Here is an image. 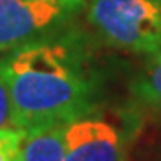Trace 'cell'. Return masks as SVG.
Listing matches in <instances>:
<instances>
[{
  "label": "cell",
  "instance_id": "cell-7",
  "mask_svg": "<svg viewBox=\"0 0 161 161\" xmlns=\"http://www.w3.org/2000/svg\"><path fill=\"white\" fill-rule=\"evenodd\" d=\"M0 134H23L14 116L11 92L0 66Z\"/></svg>",
  "mask_w": 161,
  "mask_h": 161
},
{
  "label": "cell",
  "instance_id": "cell-8",
  "mask_svg": "<svg viewBox=\"0 0 161 161\" xmlns=\"http://www.w3.org/2000/svg\"><path fill=\"white\" fill-rule=\"evenodd\" d=\"M23 134H0V161H20V142Z\"/></svg>",
  "mask_w": 161,
  "mask_h": 161
},
{
  "label": "cell",
  "instance_id": "cell-2",
  "mask_svg": "<svg viewBox=\"0 0 161 161\" xmlns=\"http://www.w3.org/2000/svg\"><path fill=\"white\" fill-rule=\"evenodd\" d=\"M88 22L111 47L134 54L161 52L159 0H90Z\"/></svg>",
  "mask_w": 161,
  "mask_h": 161
},
{
  "label": "cell",
  "instance_id": "cell-5",
  "mask_svg": "<svg viewBox=\"0 0 161 161\" xmlns=\"http://www.w3.org/2000/svg\"><path fill=\"white\" fill-rule=\"evenodd\" d=\"M66 125L52 124L25 131L20 142V161H64Z\"/></svg>",
  "mask_w": 161,
  "mask_h": 161
},
{
  "label": "cell",
  "instance_id": "cell-9",
  "mask_svg": "<svg viewBox=\"0 0 161 161\" xmlns=\"http://www.w3.org/2000/svg\"><path fill=\"white\" fill-rule=\"evenodd\" d=\"M152 161H161V138L158 140V143H156L154 154H152Z\"/></svg>",
  "mask_w": 161,
  "mask_h": 161
},
{
  "label": "cell",
  "instance_id": "cell-10",
  "mask_svg": "<svg viewBox=\"0 0 161 161\" xmlns=\"http://www.w3.org/2000/svg\"><path fill=\"white\" fill-rule=\"evenodd\" d=\"M159 2H161V0H159Z\"/></svg>",
  "mask_w": 161,
  "mask_h": 161
},
{
  "label": "cell",
  "instance_id": "cell-1",
  "mask_svg": "<svg viewBox=\"0 0 161 161\" xmlns=\"http://www.w3.org/2000/svg\"><path fill=\"white\" fill-rule=\"evenodd\" d=\"M0 66L23 132L70 124L92 108L93 86L82 72L77 43L70 36L14 50Z\"/></svg>",
  "mask_w": 161,
  "mask_h": 161
},
{
  "label": "cell",
  "instance_id": "cell-3",
  "mask_svg": "<svg viewBox=\"0 0 161 161\" xmlns=\"http://www.w3.org/2000/svg\"><path fill=\"white\" fill-rule=\"evenodd\" d=\"M84 0H0V52L64 36Z\"/></svg>",
  "mask_w": 161,
  "mask_h": 161
},
{
  "label": "cell",
  "instance_id": "cell-6",
  "mask_svg": "<svg viewBox=\"0 0 161 161\" xmlns=\"http://www.w3.org/2000/svg\"><path fill=\"white\" fill-rule=\"evenodd\" d=\"M134 93L142 102L161 118V52L152 54L134 84Z\"/></svg>",
  "mask_w": 161,
  "mask_h": 161
},
{
  "label": "cell",
  "instance_id": "cell-4",
  "mask_svg": "<svg viewBox=\"0 0 161 161\" xmlns=\"http://www.w3.org/2000/svg\"><path fill=\"white\" fill-rule=\"evenodd\" d=\"M64 161H127L125 138L100 118H77L66 125Z\"/></svg>",
  "mask_w": 161,
  "mask_h": 161
}]
</instances>
